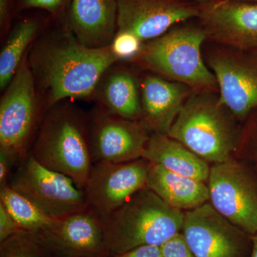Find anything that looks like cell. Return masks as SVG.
<instances>
[{"label": "cell", "instance_id": "6da1fadb", "mask_svg": "<svg viewBox=\"0 0 257 257\" xmlns=\"http://www.w3.org/2000/svg\"><path fill=\"white\" fill-rule=\"evenodd\" d=\"M52 21L53 28L34 47L28 62L45 111L64 99L94 95L101 77L119 62L110 45L84 46L64 20Z\"/></svg>", "mask_w": 257, "mask_h": 257}, {"label": "cell", "instance_id": "7a4b0ae2", "mask_svg": "<svg viewBox=\"0 0 257 257\" xmlns=\"http://www.w3.org/2000/svg\"><path fill=\"white\" fill-rule=\"evenodd\" d=\"M30 154L84 189L94 165L88 114L70 104L52 106L42 120Z\"/></svg>", "mask_w": 257, "mask_h": 257}, {"label": "cell", "instance_id": "3957f363", "mask_svg": "<svg viewBox=\"0 0 257 257\" xmlns=\"http://www.w3.org/2000/svg\"><path fill=\"white\" fill-rule=\"evenodd\" d=\"M184 212L170 207L148 188L139 191L101 217L108 253L116 256L141 246H162L181 232Z\"/></svg>", "mask_w": 257, "mask_h": 257}, {"label": "cell", "instance_id": "277c9868", "mask_svg": "<svg viewBox=\"0 0 257 257\" xmlns=\"http://www.w3.org/2000/svg\"><path fill=\"white\" fill-rule=\"evenodd\" d=\"M207 34L197 19L177 24L162 36L144 43L133 61L153 73L189 86L194 92H219L204 60Z\"/></svg>", "mask_w": 257, "mask_h": 257}, {"label": "cell", "instance_id": "5b68a950", "mask_svg": "<svg viewBox=\"0 0 257 257\" xmlns=\"http://www.w3.org/2000/svg\"><path fill=\"white\" fill-rule=\"evenodd\" d=\"M235 118L219 92L193 91L167 135L207 162L222 163L239 142Z\"/></svg>", "mask_w": 257, "mask_h": 257}, {"label": "cell", "instance_id": "8992f818", "mask_svg": "<svg viewBox=\"0 0 257 257\" xmlns=\"http://www.w3.org/2000/svg\"><path fill=\"white\" fill-rule=\"evenodd\" d=\"M5 89L0 101V150L21 161L30 155L46 113L37 97L35 79L26 57Z\"/></svg>", "mask_w": 257, "mask_h": 257}, {"label": "cell", "instance_id": "52a82bcc", "mask_svg": "<svg viewBox=\"0 0 257 257\" xmlns=\"http://www.w3.org/2000/svg\"><path fill=\"white\" fill-rule=\"evenodd\" d=\"M8 185L55 219L89 207L84 191L70 177L41 165L31 154L19 162Z\"/></svg>", "mask_w": 257, "mask_h": 257}, {"label": "cell", "instance_id": "ba28073f", "mask_svg": "<svg viewBox=\"0 0 257 257\" xmlns=\"http://www.w3.org/2000/svg\"><path fill=\"white\" fill-rule=\"evenodd\" d=\"M207 43L204 60L215 76L219 99L236 119H244L257 109V50Z\"/></svg>", "mask_w": 257, "mask_h": 257}, {"label": "cell", "instance_id": "9c48e42d", "mask_svg": "<svg viewBox=\"0 0 257 257\" xmlns=\"http://www.w3.org/2000/svg\"><path fill=\"white\" fill-rule=\"evenodd\" d=\"M209 202L245 233L257 234V183L243 165L232 159L211 167Z\"/></svg>", "mask_w": 257, "mask_h": 257}, {"label": "cell", "instance_id": "30bf717a", "mask_svg": "<svg viewBox=\"0 0 257 257\" xmlns=\"http://www.w3.org/2000/svg\"><path fill=\"white\" fill-rule=\"evenodd\" d=\"M94 163H122L143 159L152 132L141 120L125 119L96 108L88 114Z\"/></svg>", "mask_w": 257, "mask_h": 257}, {"label": "cell", "instance_id": "8fae6325", "mask_svg": "<svg viewBox=\"0 0 257 257\" xmlns=\"http://www.w3.org/2000/svg\"><path fill=\"white\" fill-rule=\"evenodd\" d=\"M150 162L94 163L83 190L88 205L101 216L109 215L133 194L147 188Z\"/></svg>", "mask_w": 257, "mask_h": 257}, {"label": "cell", "instance_id": "7c38bea8", "mask_svg": "<svg viewBox=\"0 0 257 257\" xmlns=\"http://www.w3.org/2000/svg\"><path fill=\"white\" fill-rule=\"evenodd\" d=\"M197 20L207 42L241 50H257V3L215 0L199 5Z\"/></svg>", "mask_w": 257, "mask_h": 257}, {"label": "cell", "instance_id": "4fadbf2b", "mask_svg": "<svg viewBox=\"0 0 257 257\" xmlns=\"http://www.w3.org/2000/svg\"><path fill=\"white\" fill-rule=\"evenodd\" d=\"M199 13L194 0H117V31L130 32L145 43Z\"/></svg>", "mask_w": 257, "mask_h": 257}, {"label": "cell", "instance_id": "5bb4252c", "mask_svg": "<svg viewBox=\"0 0 257 257\" xmlns=\"http://www.w3.org/2000/svg\"><path fill=\"white\" fill-rule=\"evenodd\" d=\"M182 234L195 257H240L244 231L207 202L184 212Z\"/></svg>", "mask_w": 257, "mask_h": 257}, {"label": "cell", "instance_id": "9a60e30c", "mask_svg": "<svg viewBox=\"0 0 257 257\" xmlns=\"http://www.w3.org/2000/svg\"><path fill=\"white\" fill-rule=\"evenodd\" d=\"M40 235L51 256L74 257L109 254L101 216L92 208L56 219Z\"/></svg>", "mask_w": 257, "mask_h": 257}, {"label": "cell", "instance_id": "2e32d148", "mask_svg": "<svg viewBox=\"0 0 257 257\" xmlns=\"http://www.w3.org/2000/svg\"><path fill=\"white\" fill-rule=\"evenodd\" d=\"M142 119L152 133L167 135L193 90L155 73L140 79Z\"/></svg>", "mask_w": 257, "mask_h": 257}, {"label": "cell", "instance_id": "e0dca14e", "mask_svg": "<svg viewBox=\"0 0 257 257\" xmlns=\"http://www.w3.org/2000/svg\"><path fill=\"white\" fill-rule=\"evenodd\" d=\"M65 23L84 46H109L117 32V0H72Z\"/></svg>", "mask_w": 257, "mask_h": 257}, {"label": "cell", "instance_id": "ac0fdd59", "mask_svg": "<svg viewBox=\"0 0 257 257\" xmlns=\"http://www.w3.org/2000/svg\"><path fill=\"white\" fill-rule=\"evenodd\" d=\"M147 188L155 193L170 207L187 211L209 201L205 182L178 175L150 162Z\"/></svg>", "mask_w": 257, "mask_h": 257}, {"label": "cell", "instance_id": "d6986e66", "mask_svg": "<svg viewBox=\"0 0 257 257\" xmlns=\"http://www.w3.org/2000/svg\"><path fill=\"white\" fill-rule=\"evenodd\" d=\"M101 107L125 119L141 120L140 79L126 69L109 68L96 88L94 95Z\"/></svg>", "mask_w": 257, "mask_h": 257}, {"label": "cell", "instance_id": "ffe728a7", "mask_svg": "<svg viewBox=\"0 0 257 257\" xmlns=\"http://www.w3.org/2000/svg\"><path fill=\"white\" fill-rule=\"evenodd\" d=\"M151 163L207 183L211 167L182 143L163 134L152 133L143 155Z\"/></svg>", "mask_w": 257, "mask_h": 257}, {"label": "cell", "instance_id": "44dd1931", "mask_svg": "<svg viewBox=\"0 0 257 257\" xmlns=\"http://www.w3.org/2000/svg\"><path fill=\"white\" fill-rule=\"evenodd\" d=\"M50 15H24L13 25L0 53V87L5 89L25 58V53L37 34L49 23Z\"/></svg>", "mask_w": 257, "mask_h": 257}, {"label": "cell", "instance_id": "7402d4cb", "mask_svg": "<svg viewBox=\"0 0 257 257\" xmlns=\"http://www.w3.org/2000/svg\"><path fill=\"white\" fill-rule=\"evenodd\" d=\"M0 203L23 231L40 233L56 220L10 185L0 189Z\"/></svg>", "mask_w": 257, "mask_h": 257}, {"label": "cell", "instance_id": "603a6c76", "mask_svg": "<svg viewBox=\"0 0 257 257\" xmlns=\"http://www.w3.org/2000/svg\"><path fill=\"white\" fill-rule=\"evenodd\" d=\"M50 251L40 235L19 231L0 242V257H50Z\"/></svg>", "mask_w": 257, "mask_h": 257}, {"label": "cell", "instance_id": "cb8c5ba5", "mask_svg": "<svg viewBox=\"0 0 257 257\" xmlns=\"http://www.w3.org/2000/svg\"><path fill=\"white\" fill-rule=\"evenodd\" d=\"M144 42L136 35L127 32L117 31L110 47L115 57L119 61L133 62L138 57Z\"/></svg>", "mask_w": 257, "mask_h": 257}, {"label": "cell", "instance_id": "d4e9b609", "mask_svg": "<svg viewBox=\"0 0 257 257\" xmlns=\"http://www.w3.org/2000/svg\"><path fill=\"white\" fill-rule=\"evenodd\" d=\"M71 2L72 0H17L16 13L40 10L46 12L55 20H65Z\"/></svg>", "mask_w": 257, "mask_h": 257}, {"label": "cell", "instance_id": "484cf974", "mask_svg": "<svg viewBox=\"0 0 257 257\" xmlns=\"http://www.w3.org/2000/svg\"><path fill=\"white\" fill-rule=\"evenodd\" d=\"M160 248L163 257H195L186 242L182 232L171 238Z\"/></svg>", "mask_w": 257, "mask_h": 257}, {"label": "cell", "instance_id": "4316f807", "mask_svg": "<svg viewBox=\"0 0 257 257\" xmlns=\"http://www.w3.org/2000/svg\"><path fill=\"white\" fill-rule=\"evenodd\" d=\"M20 162L13 154L0 150V189L9 184L12 175Z\"/></svg>", "mask_w": 257, "mask_h": 257}, {"label": "cell", "instance_id": "83f0119b", "mask_svg": "<svg viewBox=\"0 0 257 257\" xmlns=\"http://www.w3.org/2000/svg\"><path fill=\"white\" fill-rule=\"evenodd\" d=\"M22 231L14 219L0 203V242Z\"/></svg>", "mask_w": 257, "mask_h": 257}, {"label": "cell", "instance_id": "f1b7e54d", "mask_svg": "<svg viewBox=\"0 0 257 257\" xmlns=\"http://www.w3.org/2000/svg\"><path fill=\"white\" fill-rule=\"evenodd\" d=\"M16 3L17 0H0V26L3 33L10 28L16 14Z\"/></svg>", "mask_w": 257, "mask_h": 257}, {"label": "cell", "instance_id": "f546056e", "mask_svg": "<svg viewBox=\"0 0 257 257\" xmlns=\"http://www.w3.org/2000/svg\"><path fill=\"white\" fill-rule=\"evenodd\" d=\"M113 257H163L160 246H144Z\"/></svg>", "mask_w": 257, "mask_h": 257}, {"label": "cell", "instance_id": "4dcf8cb0", "mask_svg": "<svg viewBox=\"0 0 257 257\" xmlns=\"http://www.w3.org/2000/svg\"><path fill=\"white\" fill-rule=\"evenodd\" d=\"M251 240L253 243V249L251 257H257V234L252 235Z\"/></svg>", "mask_w": 257, "mask_h": 257}, {"label": "cell", "instance_id": "1f68e13d", "mask_svg": "<svg viewBox=\"0 0 257 257\" xmlns=\"http://www.w3.org/2000/svg\"><path fill=\"white\" fill-rule=\"evenodd\" d=\"M198 5H204L207 3H210L211 2L215 1V0H194Z\"/></svg>", "mask_w": 257, "mask_h": 257}, {"label": "cell", "instance_id": "d6a6232c", "mask_svg": "<svg viewBox=\"0 0 257 257\" xmlns=\"http://www.w3.org/2000/svg\"><path fill=\"white\" fill-rule=\"evenodd\" d=\"M50 257H64V256H50ZM74 257H113L110 254L97 255V256H74Z\"/></svg>", "mask_w": 257, "mask_h": 257}, {"label": "cell", "instance_id": "836d02e7", "mask_svg": "<svg viewBox=\"0 0 257 257\" xmlns=\"http://www.w3.org/2000/svg\"><path fill=\"white\" fill-rule=\"evenodd\" d=\"M236 1L254 2V3H257V0H236Z\"/></svg>", "mask_w": 257, "mask_h": 257}]
</instances>
